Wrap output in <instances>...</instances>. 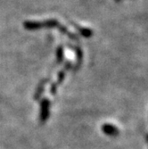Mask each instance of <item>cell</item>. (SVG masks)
<instances>
[{"mask_svg": "<svg viewBox=\"0 0 148 149\" xmlns=\"http://www.w3.org/2000/svg\"><path fill=\"white\" fill-rule=\"evenodd\" d=\"M64 77H65V70H62L61 72H59L58 73V78H57V81H56V85L59 86L61 83H63V81L64 80Z\"/></svg>", "mask_w": 148, "mask_h": 149, "instance_id": "cell-8", "label": "cell"}, {"mask_svg": "<svg viewBox=\"0 0 148 149\" xmlns=\"http://www.w3.org/2000/svg\"><path fill=\"white\" fill-rule=\"evenodd\" d=\"M47 81H49L48 79H42L41 81H40V83H39L38 88H37V91H36V93L34 95V99H36V100L39 99L40 96H41V95L43 94V92H44V88H45L46 84L47 83Z\"/></svg>", "mask_w": 148, "mask_h": 149, "instance_id": "cell-6", "label": "cell"}, {"mask_svg": "<svg viewBox=\"0 0 148 149\" xmlns=\"http://www.w3.org/2000/svg\"><path fill=\"white\" fill-rule=\"evenodd\" d=\"M102 130L104 133L109 136H117L119 134V130L113 124L110 123H104L102 126Z\"/></svg>", "mask_w": 148, "mask_h": 149, "instance_id": "cell-4", "label": "cell"}, {"mask_svg": "<svg viewBox=\"0 0 148 149\" xmlns=\"http://www.w3.org/2000/svg\"><path fill=\"white\" fill-rule=\"evenodd\" d=\"M73 25H74V27H75V29L79 32V34L81 35V36H83L84 38H88L92 37V35H93L92 30L88 29V28H84V27H80L79 25L75 24V23H73Z\"/></svg>", "mask_w": 148, "mask_h": 149, "instance_id": "cell-5", "label": "cell"}, {"mask_svg": "<svg viewBox=\"0 0 148 149\" xmlns=\"http://www.w3.org/2000/svg\"><path fill=\"white\" fill-rule=\"evenodd\" d=\"M120 0H115V2H120Z\"/></svg>", "mask_w": 148, "mask_h": 149, "instance_id": "cell-11", "label": "cell"}, {"mask_svg": "<svg viewBox=\"0 0 148 149\" xmlns=\"http://www.w3.org/2000/svg\"><path fill=\"white\" fill-rule=\"evenodd\" d=\"M64 59V56H63V47L62 46H59L56 49V63H63Z\"/></svg>", "mask_w": 148, "mask_h": 149, "instance_id": "cell-7", "label": "cell"}, {"mask_svg": "<svg viewBox=\"0 0 148 149\" xmlns=\"http://www.w3.org/2000/svg\"><path fill=\"white\" fill-rule=\"evenodd\" d=\"M24 29L27 31H37L39 29H43V28H55L57 29L60 32L63 34L66 35L68 38H70L72 40H79V38L77 35L74 33L71 32L68 29L66 28L65 26L62 25L57 20L55 19H51V20H46L44 22H32V21H27L24 22L23 23Z\"/></svg>", "mask_w": 148, "mask_h": 149, "instance_id": "cell-1", "label": "cell"}, {"mask_svg": "<svg viewBox=\"0 0 148 149\" xmlns=\"http://www.w3.org/2000/svg\"><path fill=\"white\" fill-rule=\"evenodd\" d=\"M57 87H58V86L56 85V82L52 84V86H51V88H50V92H51V94L53 95V96H55V95L56 94Z\"/></svg>", "mask_w": 148, "mask_h": 149, "instance_id": "cell-9", "label": "cell"}, {"mask_svg": "<svg viewBox=\"0 0 148 149\" xmlns=\"http://www.w3.org/2000/svg\"><path fill=\"white\" fill-rule=\"evenodd\" d=\"M72 67V62L71 61H67L66 63H65V64H64V70L66 71V70H70V68Z\"/></svg>", "mask_w": 148, "mask_h": 149, "instance_id": "cell-10", "label": "cell"}, {"mask_svg": "<svg viewBox=\"0 0 148 149\" xmlns=\"http://www.w3.org/2000/svg\"><path fill=\"white\" fill-rule=\"evenodd\" d=\"M70 47H72V49L75 52V56H76V65L74 67V71H77L80 65H81L82 62H83V52L80 49L79 47L76 46H72V45H69Z\"/></svg>", "mask_w": 148, "mask_h": 149, "instance_id": "cell-3", "label": "cell"}, {"mask_svg": "<svg viewBox=\"0 0 148 149\" xmlns=\"http://www.w3.org/2000/svg\"><path fill=\"white\" fill-rule=\"evenodd\" d=\"M50 112V101L47 98L42 99L40 102V113H39V120L40 123H45L49 117Z\"/></svg>", "mask_w": 148, "mask_h": 149, "instance_id": "cell-2", "label": "cell"}]
</instances>
